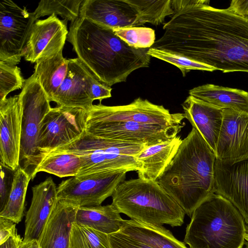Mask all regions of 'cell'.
I'll list each match as a JSON object with an SVG mask.
<instances>
[{
  "instance_id": "cell-11",
  "label": "cell",
  "mask_w": 248,
  "mask_h": 248,
  "mask_svg": "<svg viewBox=\"0 0 248 248\" xmlns=\"http://www.w3.org/2000/svg\"><path fill=\"white\" fill-rule=\"evenodd\" d=\"M37 19L33 13L18 6L11 0L0 3V61L16 65L22 53L31 27Z\"/></svg>"
},
{
  "instance_id": "cell-36",
  "label": "cell",
  "mask_w": 248,
  "mask_h": 248,
  "mask_svg": "<svg viewBox=\"0 0 248 248\" xmlns=\"http://www.w3.org/2000/svg\"><path fill=\"white\" fill-rule=\"evenodd\" d=\"M110 248H152L120 232L108 234Z\"/></svg>"
},
{
  "instance_id": "cell-13",
  "label": "cell",
  "mask_w": 248,
  "mask_h": 248,
  "mask_svg": "<svg viewBox=\"0 0 248 248\" xmlns=\"http://www.w3.org/2000/svg\"><path fill=\"white\" fill-rule=\"evenodd\" d=\"M215 155L230 165L248 158V112L223 109Z\"/></svg>"
},
{
  "instance_id": "cell-1",
  "label": "cell",
  "mask_w": 248,
  "mask_h": 248,
  "mask_svg": "<svg viewBox=\"0 0 248 248\" xmlns=\"http://www.w3.org/2000/svg\"><path fill=\"white\" fill-rule=\"evenodd\" d=\"M206 0H171L174 13L151 47L223 73H248V18Z\"/></svg>"
},
{
  "instance_id": "cell-39",
  "label": "cell",
  "mask_w": 248,
  "mask_h": 248,
  "mask_svg": "<svg viewBox=\"0 0 248 248\" xmlns=\"http://www.w3.org/2000/svg\"><path fill=\"white\" fill-rule=\"evenodd\" d=\"M228 8L237 15L248 18V0H233Z\"/></svg>"
},
{
  "instance_id": "cell-4",
  "label": "cell",
  "mask_w": 248,
  "mask_h": 248,
  "mask_svg": "<svg viewBox=\"0 0 248 248\" xmlns=\"http://www.w3.org/2000/svg\"><path fill=\"white\" fill-rule=\"evenodd\" d=\"M246 226L232 204L213 193L193 212L186 228L184 243L190 248H242Z\"/></svg>"
},
{
  "instance_id": "cell-35",
  "label": "cell",
  "mask_w": 248,
  "mask_h": 248,
  "mask_svg": "<svg viewBox=\"0 0 248 248\" xmlns=\"http://www.w3.org/2000/svg\"><path fill=\"white\" fill-rule=\"evenodd\" d=\"M0 211L5 205L12 190L16 170H13L0 163Z\"/></svg>"
},
{
  "instance_id": "cell-28",
  "label": "cell",
  "mask_w": 248,
  "mask_h": 248,
  "mask_svg": "<svg viewBox=\"0 0 248 248\" xmlns=\"http://www.w3.org/2000/svg\"><path fill=\"white\" fill-rule=\"evenodd\" d=\"M31 180L22 169L16 170L13 187L8 201L0 211V217L17 224L21 221L24 215L25 201L29 182Z\"/></svg>"
},
{
  "instance_id": "cell-2",
  "label": "cell",
  "mask_w": 248,
  "mask_h": 248,
  "mask_svg": "<svg viewBox=\"0 0 248 248\" xmlns=\"http://www.w3.org/2000/svg\"><path fill=\"white\" fill-rule=\"evenodd\" d=\"M67 39L83 64L109 87L150 63L149 48L132 47L112 29L80 16L71 22Z\"/></svg>"
},
{
  "instance_id": "cell-14",
  "label": "cell",
  "mask_w": 248,
  "mask_h": 248,
  "mask_svg": "<svg viewBox=\"0 0 248 248\" xmlns=\"http://www.w3.org/2000/svg\"><path fill=\"white\" fill-rule=\"evenodd\" d=\"M214 171L215 193L231 202L248 224V158L232 165L216 159Z\"/></svg>"
},
{
  "instance_id": "cell-27",
  "label": "cell",
  "mask_w": 248,
  "mask_h": 248,
  "mask_svg": "<svg viewBox=\"0 0 248 248\" xmlns=\"http://www.w3.org/2000/svg\"><path fill=\"white\" fill-rule=\"evenodd\" d=\"M82 167V161L78 155L61 149L48 154L40 164L37 173L40 171L54 174L60 178L75 177Z\"/></svg>"
},
{
  "instance_id": "cell-5",
  "label": "cell",
  "mask_w": 248,
  "mask_h": 248,
  "mask_svg": "<svg viewBox=\"0 0 248 248\" xmlns=\"http://www.w3.org/2000/svg\"><path fill=\"white\" fill-rule=\"evenodd\" d=\"M112 204L120 213L143 223L181 226L185 212L157 181L140 178L124 180L112 195Z\"/></svg>"
},
{
  "instance_id": "cell-31",
  "label": "cell",
  "mask_w": 248,
  "mask_h": 248,
  "mask_svg": "<svg viewBox=\"0 0 248 248\" xmlns=\"http://www.w3.org/2000/svg\"><path fill=\"white\" fill-rule=\"evenodd\" d=\"M82 0H42L33 12L36 18L51 16L60 15L67 21H74L79 16Z\"/></svg>"
},
{
  "instance_id": "cell-9",
  "label": "cell",
  "mask_w": 248,
  "mask_h": 248,
  "mask_svg": "<svg viewBox=\"0 0 248 248\" xmlns=\"http://www.w3.org/2000/svg\"><path fill=\"white\" fill-rule=\"evenodd\" d=\"M126 173L111 171L72 177L58 186V201L77 207L100 205L125 180Z\"/></svg>"
},
{
  "instance_id": "cell-17",
  "label": "cell",
  "mask_w": 248,
  "mask_h": 248,
  "mask_svg": "<svg viewBox=\"0 0 248 248\" xmlns=\"http://www.w3.org/2000/svg\"><path fill=\"white\" fill-rule=\"evenodd\" d=\"M66 75L53 98L59 106L77 107L87 111L93 106L90 80L93 73L77 58L67 59Z\"/></svg>"
},
{
  "instance_id": "cell-25",
  "label": "cell",
  "mask_w": 248,
  "mask_h": 248,
  "mask_svg": "<svg viewBox=\"0 0 248 248\" xmlns=\"http://www.w3.org/2000/svg\"><path fill=\"white\" fill-rule=\"evenodd\" d=\"M124 220L120 213L111 204L78 207L75 223L110 234L121 231Z\"/></svg>"
},
{
  "instance_id": "cell-12",
  "label": "cell",
  "mask_w": 248,
  "mask_h": 248,
  "mask_svg": "<svg viewBox=\"0 0 248 248\" xmlns=\"http://www.w3.org/2000/svg\"><path fill=\"white\" fill-rule=\"evenodd\" d=\"M185 125L184 123L163 126L132 122L86 121V132L98 138L149 146L174 138Z\"/></svg>"
},
{
  "instance_id": "cell-29",
  "label": "cell",
  "mask_w": 248,
  "mask_h": 248,
  "mask_svg": "<svg viewBox=\"0 0 248 248\" xmlns=\"http://www.w3.org/2000/svg\"><path fill=\"white\" fill-rule=\"evenodd\" d=\"M136 12L138 26L149 23L158 25L164 22L167 16L174 13L171 0H125Z\"/></svg>"
},
{
  "instance_id": "cell-21",
  "label": "cell",
  "mask_w": 248,
  "mask_h": 248,
  "mask_svg": "<svg viewBox=\"0 0 248 248\" xmlns=\"http://www.w3.org/2000/svg\"><path fill=\"white\" fill-rule=\"evenodd\" d=\"M180 136L146 147L134 156L141 165L139 178L156 181L176 155L182 142Z\"/></svg>"
},
{
  "instance_id": "cell-42",
  "label": "cell",
  "mask_w": 248,
  "mask_h": 248,
  "mask_svg": "<svg viewBox=\"0 0 248 248\" xmlns=\"http://www.w3.org/2000/svg\"><path fill=\"white\" fill-rule=\"evenodd\" d=\"M246 232L245 235V241H247V242L248 243V224L246 226Z\"/></svg>"
},
{
  "instance_id": "cell-37",
  "label": "cell",
  "mask_w": 248,
  "mask_h": 248,
  "mask_svg": "<svg viewBox=\"0 0 248 248\" xmlns=\"http://www.w3.org/2000/svg\"><path fill=\"white\" fill-rule=\"evenodd\" d=\"M90 83L91 97L93 101L99 100L101 103L103 99L111 97V87L99 81L93 74Z\"/></svg>"
},
{
  "instance_id": "cell-34",
  "label": "cell",
  "mask_w": 248,
  "mask_h": 248,
  "mask_svg": "<svg viewBox=\"0 0 248 248\" xmlns=\"http://www.w3.org/2000/svg\"><path fill=\"white\" fill-rule=\"evenodd\" d=\"M24 81L19 67L0 61V101L10 92L22 88Z\"/></svg>"
},
{
  "instance_id": "cell-3",
  "label": "cell",
  "mask_w": 248,
  "mask_h": 248,
  "mask_svg": "<svg viewBox=\"0 0 248 248\" xmlns=\"http://www.w3.org/2000/svg\"><path fill=\"white\" fill-rule=\"evenodd\" d=\"M216 160L215 153L192 127L156 180L190 217L203 201L215 193Z\"/></svg>"
},
{
  "instance_id": "cell-15",
  "label": "cell",
  "mask_w": 248,
  "mask_h": 248,
  "mask_svg": "<svg viewBox=\"0 0 248 248\" xmlns=\"http://www.w3.org/2000/svg\"><path fill=\"white\" fill-rule=\"evenodd\" d=\"M67 20L52 15L33 24L22 56L31 63L63 49L68 31Z\"/></svg>"
},
{
  "instance_id": "cell-24",
  "label": "cell",
  "mask_w": 248,
  "mask_h": 248,
  "mask_svg": "<svg viewBox=\"0 0 248 248\" xmlns=\"http://www.w3.org/2000/svg\"><path fill=\"white\" fill-rule=\"evenodd\" d=\"M120 232L152 248H188L162 226L143 223L135 220H124Z\"/></svg>"
},
{
  "instance_id": "cell-30",
  "label": "cell",
  "mask_w": 248,
  "mask_h": 248,
  "mask_svg": "<svg viewBox=\"0 0 248 248\" xmlns=\"http://www.w3.org/2000/svg\"><path fill=\"white\" fill-rule=\"evenodd\" d=\"M69 248H110L108 234L74 222Z\"/></svg>"
},
{
  "instance_id": "cell-19",
  "label": "cell",
  "mask_w": 248,
  "mask_h": 248,
  "mask_svg": "<svg viewBox=\"0 0 248 248\" xmlns=\"http://www.w3.org/2000/svg\"><path fill=\"white\" fill-rule=\"evenodd\" d=\"M32 197L25 218L23 241L38 240L58 202L57 187L49 177L32 187Z\"/></svg>"
},
{
  "instance_id": "cell-7",
  "label": "cell",
  "mask_w": 248,
  "mask_h": 248,
  "mask_svg": "<svg viewBox=\"0 0 248 248\" xmlns=\"http://www.w3.org/2000/svg\"><path fill=\"white\" fill-rule=\"evenodd\" d=\"M18 95L22 110L18 167L32 180L43 160L38 148L41 123L51 108L34 72L25 80Z\"/></svg>"
},
{
  "instance_id": "cell-20",
  "label": "cell",
  "mask_w": 248,
  "mask_h": 248,
  "mask_svg": "<svg viewBox=\"0 0 248 248\" xmlns=\"http://www.w3.org/2000/svg\"><path fill=\"white\" fill-rule=\"evenodd\" d=\"M185 118L196 128L215 154L223 108L189 95L181 104Z\"/></svg>"
},
{
  "instance_id": "cell-33",
  "label": "cell",
  "mask_w": 248,
  "mask_h": 248,
  "mask_svg": "<svg viewBox=\"0 0 248 248\" xmlns=\"http://www.w3.org/2000/svg\"><path fill=\"white\" fill-rule=\"evenodd\" d=\"M148 54L151 57L161 60L176 66L180 70L184 77L186 76V73L191 70H196L209 72L216 70L214 68L207 65L177 54L153 47L149 49Z\"/></svg>"
},
{
  "instance_id": "cell-23",
  "label": "cell",
  "mask_w": 248,
  "mask_h": 248,
  "mask_svg": "<svg viewBox=\"0 0 248 248\" xmlns=\"http://www.w3.org/2000/svg\"><path fill=\"white\" fill-rule=\"evenodd\" d=\"M189 94L223 109L248 112V92L242 90L206 84L190 90Z\"/></svg>"
},
{
  "instance_id": "cell-22",
  "label": "cell",
  "mask_w": 248,
  "mask_h": 248,
  "mask_svg": "<svg viewBox=\"0 0 248 248\" xmlns=\"http://www.w3.org/2000/svg\"><path fill=\"white\" fill-rule=\"evenodd\" d=\"M78 208L58 201L38 239L40 248H69Z\"/></svg>"
},
{
  "instance_id": "cell-10",
  "label": "cell",
  "mask_w": 248,
  "mask_h": 248,
  "mask_svg": "<svg viewBox=\"0 0 248 248\" xmlns=\"http://www.w3.org/2000/svg\"><path fill=\"white\" fill-rule=\"evenodd\" d=\"M184 119L183 113H171L162 105L139 97L124 105H93L87 111L86 121L132 122L170 126L182 124Z\"/></svg>"
},
{
  "instance_id": "cell-38",
  "label": "cell",
  "mask_w": 248,
  "mask_h": 248,
  "mask_svg": "<svg viewBox=\"0 0 248 248\" xmlns=\"http://www.w3.org/2000/svg\"><path fill=\"white\" fill-rule=\"evenodd\" d=\"M17 234L16 223L0 217V245Z\"/></svg>"
},
{
  "instance_id": "cell-41",
  "label": "cell",
  "mask_w": 248,
  "mask_h": 248,
  "mask_svg": "<svg viewBox=\"0 0 248 248\" xmlns=\"http://www.w3.org/2000/svg\"><path fill=\"white\" fill-rule=\"evenodd\" d=\"M19 248H40L38 240H31L27 241H22Z\"/></svg>"
},
{
  "instance_id": "cell-40",
  "label": "cell",
  "mask_w": 248,
  "mask_h": 248,
  "mask_svg": "<svg viewBox=\"0 0 248 248\" xmlns=\"http://www.w3.org/2000/svg\"><path fill=\"white\" fill-rule=\"evenodd\" d=\"M23 239L18 234L0 245V248H19Z\"/></svg>"
},
{
  "instance_id": "cell-16",
  "label": "cell",
  "mask_w": 248,
  "mask_h": 248,
  "mask_svg": "<svg viewBox=\"0 0 248 248\" xmlns=\"http://www.w3.org/2000/svg\"><path fill=\"white\" fill-rule=\"evenodd\" d=\"M22 117L18 95L0 101V163L13 170L19 167Z\"/></svg>"
},
{
  "instance_id": "cell-26",
  "label": "cell",
  "mask_w": 248,
  "mask_h": 248,
  "mask_svg": "<svg viewBox=\"0 0 248 248\" xmlns=\"http://www.w3.org/2000/svg\"><path fill=\"white\" fill-rule=\"evenodd\" d=\"M62 50L36 62L34 73L50 102L52 101L67 71V59L63 57Z\"/></svg>"
},
{
  "instance_id": "cell-18",
  "label": "cell",
  "mask_w": 248,
  "mask_h": 248,
  "mask_svg": "<svg viewBox=\"0 0 248 248\" xmlns=\"http://www.w3.org/2000/svg\"><path fill=\"white\" fill-rule=\"evenodd\" d=\"M79 16L111 29L138 27L137 14L125 0H84Z\"/></svg>"
},
{
  "instance_id": "cell-32",
  "label": "cell",
  "mask_w": 248,
  "mask_h": 248,
  "mask_svg": "<svg viewBox=\"0 0 248 248\" xmlns=\"http://www.w3.org/2000/svg\"><path fill=\"white\" fill-rule=\"evenodd\" d=\"M112 30L123 41L135 48H150L155 41V31L150 28L129 27Z\"/></svg>"
},
{
  "instance_id": "cell-8",
  "label": "cell",
  "mask_w": 248,
  "mask_h": 248,
  "mask_svg": "<svg viewBox=\"0 0 248 248\" xmlns=\"http://www.w3.org/2000/svg\"><path fill=\"white\" fill-rule=\"evenodd\" d=\"M87 111L77 107L51 108L41 122L38 148L43 159L52 151L78 140L85 132Z\"/></svg>"
},
{
  "instance_id": "cell-6",
  "label": "cell",
  "mask_w": 248,
  "mask_h": 248,
  "mask_svg": "<svg viewBox=\"0 0 248 248\" xmlns=\"http://www.w3.org/2000/svg\"><path fill=\"white\" fill-rule=\"evenodd\" d=\"M147 146L94 137L85 132L78 140L61 149L80 157L82 167L77 177L111 171H138L135 157Z\"/></svg>"
}]
</instances>
